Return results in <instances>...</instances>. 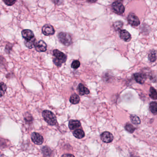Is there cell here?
<instances>
[{
	"mask_svg": "<svg viewBox=\"0 0 157 157\" xmlns=\"http://www.w3.org/2000/svg\"><path fill=\"white\" fill-rule=\"evenodd\" d=\"M53 54L55 57V59H53V63L57 66L59 67L61 66L62 63L66 62L67 59L66 55L58 50H54L53 51Z\"/></svg>",
	"mask_w": 157,
	"mask_h": 157,
	"instance_id": "obj_1",
	"label": "cell"
},
{
	"mask_svg": "<svg viewBox=\"0 0 157 157\" xmlns=\"http://www.w3.org/2000/svg\"><path fill=\"white\" fill-rule=\"evenodd\" d=\"M42 115L45 121L50 125H55L57 123L55 115L49 110H44L42 113Z\"/></svg>",
	"mask_w": 157,
	"mask_h": 157,
	"instance_id": "obj_2",
	"label": "cell"
},
{
	"mask_svg": "<svg viewBox=\"0 0 157 157\" xmlns=\"http://www.w3.org/2000/svg\"><path fill=\"white\" fill-rule=\"evenodd\" d=\"M58 37L59 40L64 45L68 46L72 44V37L69 34L65 32H60L58 34Z\"/></svg>",
	"mask_w": 157,
	"mask_h": 157,
	"instance_id": "obj_3",
	"label": "cell"
},
{
	"mask_svg": "<svg viewBox=\"0 0 157 157\" xmlns=\"http://www.w3.org/2000/svg\"><path fill=\"white\" fill-rule=\"evenodd\" d=\"M112 9L115 13L118 14L123 13L125 10L124 5L121 2L118 1H116L112 4Z\"/></svg>",
	"mask_w": 157,
	"mask_h": 157,
	"instance_id": "obj_4",
	"label": "cell"
},
{
	"mask_svg": "<svg viewBox=\"0 0 157 157\" xmlns=\"http://www.w3.org/2000/svg\"><path fill=\"white\" fill-rule=\"evenodd\" d=\"M128 20L129 24L133 26H137L140 24L138 18L133 13H131L129 15Z\"/></svg>",
	"mask_w": 157,
	"mask_h": 157,
	"instance_id": "obj_5",
	"label": "cell"
},
{
	"mask_svg": "<svg viewBox=\"0 0 157 157\" xmlns=\"http://www.w3.org/2000/svg\"><path fill=\"white\" fill-rule=\"evenodd\" d=\"M31 140L37 145H41L44 141L43 136L37 132H34L31 135Z\"/></svg>",
	"mask_w": 157,
	"mask_h": 157,
	"instance_id": "obj_6",
	"label": "cell"
},
{
	"mask_svg": "<svg viewBox=\"0 0 157 157\" xmlns=\"http://www.w3.org/2000/svg\"><path fill=\"white\" fill-rule=\"evenodd\" d=\"M42 32L45 36H51L54 34L55 30L52 25L46 24L43 26L42 28Z\"/></svg>",
	"mask_w": 157,
	"mask_h": 157,
	"instance_id": "obj_7",
	"label": "cell"
},
{
	"mask_svg": "<svg viewBox=\"0 0 157 157\" xmlns=\"http://www.w3.org/2000/svg\"><path fill=\"white\" fill-rule=\"evenodd\" d=\"M35 48L38 52H45L46 51L47 45L43 40H40L36 43Z\"/></svg>",
	"mask_w": 157,
	"mask_h": 157,
	"instance_id": "obj_8",
	"label": "cell"
},
{
	"mask_svg": "<svg viewBox=\"0 0 157 157\" xmlns=\"http://www.w3.org/2000/svg\"><path fill=\"white\" fill-rule=\"evenodd\" d=\"M101 138L102 141L106 143H110L113 141V136L110 132L105 131L101 134Z\"/></svg>",
	"mask_w": 157,
	"mask_h": 157,
	"instance_id": "obj_9",
	"label": "cell"
},
{
	"mask_svg": "<svg viewBox=\"0 0 157 157\" xmlns=\"http://www.w3.org/2000/svg\"><path fill=\"white\" fill-rule=\"evenodd\" d=\"M22 36L26 40H30L34 37L33 32L30 30H24L22 31Z\"/></svg>",
	"mask_w": 157,
	"mask_h": 157,
	"instance_id": "obj_10",
	"label": "cell"
},
{
	"mask_svg": "<svg viewBox=\"0 0 157 157\" xmlns=\"http://www.w3.org/2000/svg\"><path fill=\"white\" fill-rule=\"evenodd\" d=\"M120 37L122 40L125 41H129L131 40V35L126 30H120Z\"/></svg>",
	"mask_w": 157,
	"mask_h": 157,
	"instance_id": "obj_11",
	"label": "cell"
},
{
	"mask_svg": "<svg viewBox=\"0 0 157 157\" xmlns=\"http://www.w3.org/2000/svg\"><path fill=\"white\" fill-rule=\"evenodd\" d=\"M81 126L80 122L77 120H70L69 122V127L70 130H74Z\"/></svg>",
	"mask_w": 157,
	"mask_h": 157,
	"instance_id": "obj_12",
	"label": "cell"
},
{
	"mask_svg": "<svg viewBox=\"0 0 157 157\" xmlns=\"http://www.w3.org/2000/svg\"><path fill=\"white\" fill-rule=\"evenodd\" d=\"M78 91L80 95H84L85 94H89V89L82 84H79Z\"/></svg>",
	"mask_w": 157,
	"mask_h": 157,
	"instance_id": "obj_13",
	"label": "cell"
},
{
	"mask_svg": "<svg viewBox=\"0 0 157 157\" xmlns=\"http://www.w3.org/2000/svg\"><path fill=\"white\" fill-rule=\"evenodd\" d=\"M134 77L135 78L136 82L140 84H143L145 80V75L141 73H136L134 74Z\"/></svg>",
	"mask_w": 157,
	"mask_h": 157,
	"instance_id": "obj_14",
	"label": "cell"
},
{
	"mask_svg": "<svg viewBox=\"0 0 157 157\" xmlns=\"http://www.w3.org/2000/svg\"><path fill=\"white\" fill-rule=\"evenodd\" d=\"M37 42V41L36 40V38L34 37L30 40H25L24 44L26 45V46L29 49H32L33 47H35V45Z\"/></svg>",
	"mask_w": 157,
	"mask_h": 157,
	"instance_id": "obj_15",
	"label": "cell"
},
{
	"mask_svg": "<svg viewBox=\"0 0 157 157\" xmlns=\"http://www.w3.org/2000/svg\"><path fill=\"white\" fill-rule=\"evenodd\" d=\"M73 135L78 139H81L85 137V132L81 129H77L73 132Z\"/></svg>",
	"mask_w": 157,
	"mask_h": 157,
	"instance_id": "obj_16",
	"label": "cell"
},
{
	"mask_svg": "<svg viewBox=\"0 0 157 157\" xmlns=\"http://www.w3.org/2000/svg\"><path fill=\"white\" fill-rule=\"evenodd\" d=\"M70 101L73 104H76L79 102L80 98L77 94H73L72 95L70 96Z\"/></svg>",
	"mask_w": 157,
	"mask_h": 157,
	"instance_id": "obj_17",
	"label": "cell"
},
{
	"mask_svg": "<svg viewBox=\"0 0 157 157\" xmlns=\"http://www.w3.org/2000/svg\"><path fill=\"white\" fill-rule=\"evenodd\" d=\"M149 110L152 114L156 115L157 113V104L155 102H152L149 105Z\"/></svg>",
	"mask_w": 157,
	"mask_h": 157,
	"instance_id": "obj_18",
	"label": "cell"
},
{
	"mask_svg": "<svg viewBox=\"0 0 157 157\" xmlns=\"http://www.w3.org/2000/svg\"><path fill=\"white\" fill-rule=\"evenodd\" d=\"M7 89V86L6 84L3 82L1 83H0V98L4 95Z\"/></svg>",
	"mask_w": 157,
	"mask_h": 157,
	"instance_id": "obj_19",
	"label": "cell"
},
{
	"mask_svg": "<svg viewBox=\"0 0 157 157\" xmlns=\"http://www.w3.org/2000/svg\"><path fill=\"white\" fill-rule=\"evenodd\" d=\"M149 96L152 98L154 100H156L157 98V93L156 90L154 87H151L149 91Z\"/></svg>",
	"mask_w": 157,
	"mask_h": 157,
	"instance_id": "obj_20",
	"label": "cell"
},
{
	"mask_svg": "<svg viewBox=\"0 0 157 157\" xmlns=\"http://www.w3.org/2000/svg\"><path fill=\"white\" fill-rule=\"evenodd\" d=\"M149 60L152 62H154L156 60V53L155 50H152L150 52L148 55Z\"/></svg>",
	"mask_w": 157,
	"mask_h": 157,
	"instance_id": "obj_21",
	"label": "cell"
},
{
	"mask_svg": "<svg viewBox=\"0 0 157 157\" xmlns=\"http://www.w3.org/2000/svg\"><path fill=\"white\" fill-rule=\"evenodd\" d=\"M132 122L135 125H139L141 123V120L138 116L135 115H131L130 116Z\"/></svg>",
	"mask_w": 157,
	"mask_h": 157,
	"instance_id": "obj_22",
	"label": "cell"
},
{
	"mask_svg": "<svg viewBox=\"0 0 157 157\" xmlns=\"http://www.w3.org/2000/svg\"><path fill=\"white\" fill-rule=\"evenodd\" d=\"M42 150L43 154L45 155V156H49V157L52 154V151H51V149H50L48 147H47V146L43 147Z\"/></svg>",
	"mask_w": 157,
	"mask_h": 157,
	"instance_id": "obj_23",
	"label": "cell"
},
{
	"mask_svg": "<svg viewBox=\"0 0 157 157\" xmlns=\"http://www.w3.org/2000/svg\"><path fill=\"white\" fill-rule=\"evenodd\" d=\"M125 128L126 129V131L131 133H133L134 131H135V128L134 127L133 125L129 123L126 124V125L125 126Z\"/></svg>",
	"mask_w": 157,
	"mask_h": 157,
	"instance_id": "obj_24",
	"label": "cell"
},
{
	"mask_svg": "<svg viewBox=\"0 0 157 157\" xmlns=\"http://www.w3.org/2000/svg\"><path fill=\"white\" fill-rule=\"evenodd\" d=\"M123 25V23L121 21H116L114 24V26L116 30H119L121 29Z\"/></svg>",
	"mask_w": 157,
	"mask_h": 157,
	"instance_id": "obj_25",
	"label": "cell"
},
{
	"mask_svg": "<svg viewBox=\"0 0 157 157\" xmlns=\"http://www.w3.org/2000/svg\"><path fill=\"white\" fill-rule=\"evenodd\" d=\"M80 66V62L78 61V60H74V61L72 63V65H71L72 68L74 69H78Z\"/></svg>",
	"mask_w": 157,
	"mask_h": 157,
	"instance_id": "obj_26",
	"label": "cell"
},
{
	"mask_svg": "<svg viewBox=\"0 0 157 157\" xmlns=\"http://www.w3.org/2000/svg\"><path fill=\"white\" fill-rule=\"evenodd\" d=\"M16 0H3V1L5 2L6 4L8 6H12L14 4Z\"/></svg>",
	"mask_w": 157,
	"mask_h": 157,
	"instance_id": "obj_27",
	"label": "cell"
},
{
	"mask_svg": "<svg viewBox=\"0 0 157 157\" xmlns=\"http://www.w3.org/2000/svg\"><path fill=\"white\" fill-rule=\"evenodd\" d=\"M12 45H9L7 44L6 46V52L7 53H9L10 52V51L12 49Z\"/></svg>",
	"mask_w": 157,
	"mask_h": 157,
	"instance_id": "obj_28",
	"label": "cell"
},
{
	"mask_svg": "<svg viewBox=\"0 0 157 157\" xmlns=\"http://www.w3.org/2000/svg\"><path fill=\"white\" fill-rule=\"evenodd\" d=\"M62 157H75V156L70 154H65L62 156Z\"/></svg>",
	"mask_w": 157,
	"mask_h": 157,
	"instance_id": "obj_29",
	"label": "cell"
},
{
	"mask_svg": "<svg viewBox=\"0 0 157 157\" xmlns=\"http://www.w3.org/2000/svg\"><path fill=\"white\" fill-rule=\"evenodd\" d=\"M88 2H91V3H94V2H96L97 0H87Z\"/></svg>",
	"mask_w": 157,
	"mask_h": 157,
	"instance_id": "obj_30",
	"label": "cell"
},
{
	"mask_svg": "<svg viewBox=\"0 0 157 157\" xmlns=\"http://www.w3.org/2000/svg\"><path fill=\"white\" fill-rule=\"evenodd\" d=\"M131 157H139V156H136V155H131Z\"/></svg>",
	"mask_w": 157,
	"mask_h": 157,
	"instance_id": "obj_31",
	"label": "cell"
},
{
	"mask_svg": "<svg viewBox=\"0 0 157 157\" xmlns=\"http://www.w3.org/2000/svg\"><path fill=\"white\" fill-rule=\"evenodd\" d=\"M118 2H120V1H122V0H118Z\"/></svg>",
	"mask_w": 157,
	"mask_h": 157,
	"instance_id": "obj_32",
	"label": "cell"
}]
</instances>
